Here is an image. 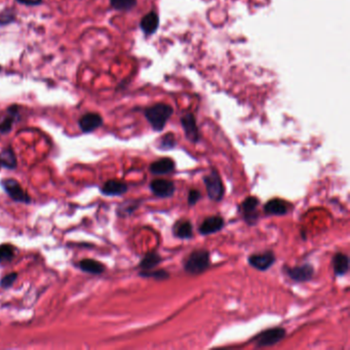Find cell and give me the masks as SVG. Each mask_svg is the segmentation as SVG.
Returning a JSON list of instances; mask_svg holds the SVG:
<instances>
[{"label": "cell", "instance_id": "obj_28", "mask_svg": "<svg viewBox=\"0 0 350 350\" xmlns=\"http://www.w3.org/2000/svg\"><path fill=\"white\" fill-rule=\"evenodd\" d=\"M17 276H18V274L15 273V272H14V273H11V274H8L7 276H5V277L2 279V281H0V285H2L3 287H5V288L10 287V286L16 281Z\"/></svg>", "mask_w": 350, "mask_h": 350}, {"label": "cell", "instance_id": "obj_23", "mask_svg": "<svg viewBox=\"0 0 350 350\" xmlns=\"http://www.w3.org/2000/svg\"><path fill=\"white\" fill-rule=\"evenodd\" d=\"M137 0H110V6L115 11L129 12L136 8Z\"/></svg>", "mask_w": 350, "mask_h": 350}, {"label": "cell", "instance_id": "obj_10", "mask_svg": "<svg viewBox=\"0 0 350 350\" xmlns=\"http://www.w3.org/2000/svg\"><path fill=\"white\" fill-rule=\"evenodd\" d=\"M287 275L297 282H305L312 278L314 269L313 266L310 264H304L301 266H297L294 268H289L286 270Z\"/></svg>", "mask_w": 350, "mask_h": 350}, {"label": "cell", "instance_id": "obj_5", "mask_svg": "<svg viewBox=\"0 0 350 350\" xmlns=\"http://www.w3.org/2000/svg\"><path fill=\"white\" fill-rule=\"evenodd\" d=\"M181 125L185 133V137L192 143H198L200 140L199 130L196 125L195 116L192 113H187L182 116Z\"/></svg>", "mask_w": 350, "mask_h": 350}, {"label": "cell", "instance_id": "obj_21", "mask_svg": "<svg viewBox=\"0 0 350 350\" xmlns=\"http://www.w3.org/2000/svg\"><path fill=\"white\" fill-rule=\"evenodd\" d=\"M0 165L8 167V168H14L17 165L16 156L14 154V151L11 147L3 150L0 152Z\"/></svg>", "mask_w": 350, "mask_h": 350}, {"label": "cell", "instance_id": "obj_19", "mask_svg": "<svg viewBox=\"0 0 350 350\" xmlns=\"http://www.w3.org/2000/svg\"><path fill=\"white\" fill-rule=\"evenodd\" d=\"M79 267L81 270L92 273V274H100L104 272L105 267L102 263L96 261V260H91V259H85L82 260L79 263Z\"/></svg>", "mask_w": 350, "mask_h": 350}, {"label": "cell", "instance_id": "obj_6", "mask_svg": "<svg viewBox=\"0 0 350 350\" xmlns=\"http://www.w3.org/2000/svg\"><path fill=\"white\" fill-rule=\"evenodd\" d=\"M5 190L7 191V193L16 201H20V202H26L29 203L30 202V197L29 195L26 193V191L22 188V186L20 185V183H18L16 180L13 179H7L4 180L2 182Z\"/></svg>", "mask_w": 350, "mask_h": 350}, {"label": "cell", "instance_id": "obj_15", "mask_svg": "<svg viewBox=\"0 0 350 350\" xmlns=\"http://www.w3.org/2000/svg\"><path fill=\"white\" fill-rule=\"evenodd\" d=\"M174 168V162L170 158H161L151 163L150 171L154 174H165L172 171Z\"/></svg>", "mask_w": 350, "mask_h": 350}, {"label": "cell", "instance_id": "obj_2", "mask_svg": "<svg viewBox=\"0 0 350 350\" xmlns=\"http://www.w3.org/2000/svg\"><path fill=\"white\" fill-rule=\"evenodd\" d=\"M210 254L207 251H195L187 258L184 269L192 275H198L210 267Z\"/></svg>", "mask_w": 350, "mask_h": 350}, {"label": "cell", "instance_id": "obj_26", "mask_svg": "<svg viewBox=\"0 0 350 350\" xmlns=\"http://www.w3.org/2000/svg\"><path fill=\"white\" fill-rule=\"evenodd\" d=\"M15 256V250L11 245L0 246V262L12 261Z\"/></svg>", "mask_w": 350, "mask_h": 350}, {"label": "cell", "instance_id": "obj_25", "mask_svg": "<svg viewBox=\"0 0 350 350\" xmlns=\"http://www.w3.org/2000/svg\"><path fill=\"white\" fill-rule=\"evenodd\" d=\"M16 21V13L13 9H6L0 13V26H6Z\"/></svg>", "mask_w": 350, "mask_h": 350}, {"label": "cell", "instance_id": "obj_27", "mask_svg": "<svg viewBox=\"0 0 350 350\" xmlns=\"http://www.w3.org/2000/svg\"><path fill=\"white\" fill-rule=\"evenodd\" d=\"M140 275L144 276V277H153V278H156L159 280L167 279L169 277V274L165 270H157V271H150V272L143 271L140 273Z\"/></svg>", "mask_w": 350, "mask_h": 350}, {"label": "cell", "instance_id": "obj_30", "mask_svg": "<svg viewBox=\"0 0 350 350\" xmlns=\"http://www.w3.org/2000/svg\"><path fill=\"white\" fill-rule=\"evenodd\" d=\"M16 2L22 6L26 7H36L42 4V0H16Z\"/></svg>", "mask_w": 350, "mask_h": 350}, {"label": "cell", "instance_id": "obj_3", "mask_svg": "<svg viewBox=\"0 0 350 350\" xmlns=\"http://www.w3.org/2000/svg\"><path fill=\"white\" fill-rule=\"evenodd\" d=\"M209 197L214 201H220L224 195V187L220 174L213 169L212 172L203 179Z\"/></svg>", "mask_w": 350, "mask_h": 350}, {"label": "cell", "instance_id": "obj_14", "mask_svg": "<svg viewBox=\"0 0 350 350\" xmlns=\"http://www.w3.org/2000/svg\"><path fill=\"white\" fill-rule=\"evenodd\" d=\"M128 191V186L126 183L121 181L111 180L104 184L102 188V193L109 196L114 195H122Z\"/></svg>", "mask_w": 350, "mask_h": 350}, {"label": "cell", "instance_id": "obj_31", "mask_svg": "<svg viewBox=\"0 0 350 350\" xmlns=\"http://www.w3.org/2000/svg\"><path fill=\"white\" fill-rule=\"evenodd\" d=\"M0 71H2V67H0Z\"/></svg>", "mask_w": 350, "mask_h": 350}, {"label": "cell", "instance_id": "obj_22", "mask_svg": "<svg viewBox=\"0 0 350 350\" xmlns=\"http://www.w3.org/2000/svg\"><path fill=\"white\" fill-rule=\"evenodd\" d=\"M161 261H162V258L157 253L150 252L143 258V260L140 263V266L143 270H150L156 267Z\"/></svg>", "mask_w": 350, "mask_h": 350}, {"label": "cell", "instance_id": "obj_24", "mask_svg": "<svg viewBox=\"0 0 350 350\" xmlns=\"http://www.w3.org/2000/svg\"><path fill=\"white\" fill-rule=\"evenodd\" d=\"M176 147V138L172 133L165 134L159 141V148L162 150H169Z\"/></svg>", "mask_w": 350, "mask_h": 350}, {"label": "cell", "instance_id": "obj_17", "mask_svg": "<svg viewBox=\"0 0 350 350\" xmlns=\"http://www.w3.org/2000/svg\"><path fill=\"white\" fill-rule=\"evenodd\" d=\"M173 235L181 240L191 239L193 236L192 225L189 221H180L173 226Z\"/></svg>", "mask_w": 350, "mask_h": 350}, {"label": "cell", "instance_id": "obj_8", "mask_svg": "<svg viewBox=\"0 0 350 350\" xmlns=\"http://www.w3.org/2000/svg\"><path fill=\"white\" fill-rule=\"evenodd\" d=\"M78 125L83 133H92L103 125V119L100 114L90 112L81 116Z\"/></svg>", "mask_w": 350, "mask_h": 350}, {"label": "cell", "instance_id": "obj_12", "mask_svg": "<svg viewBox=\"0 0 350 350\" xmlns=\"http://www.w3.org/2000/svg\"><path fill=\"white\" fill-rule=\"evenodd\" d=\"M158 27H159V17L154 11L145 15L140 22V28L146 36L153 35L157 31Z\"/></svg>", "mask_w": 350, "mask_h": 350}, {"label": "cell", "instance_id": "obj_13", "mask_svg": "<svg viewBox=\"0 0 350 350\" xmlns=\"http://www.w3.org/2000/svg\"><path fill=\"white\" fill-rule=\"evenodd\" d=\"M223 226H224V221L221 217H218V216L210 217V218H207L199 226V233L201 236L213 235V233L220 231L223 228Z\"/></svg>", "mask_w": 350, "mask_h": 350}, {"label": "cell", "instance_id": "obj_1", "mask_svg": "<svg viewBox=\"0 0 350 350\" xmlns=\"http://www.w3.org/2000/svg\"><path fill=\"white\" fill-rule=\"evenodd\" d=\"M172 113V107L165 103H157L144 110L146 120L155 132H161L164 129Z\"/></svg>", "mask_w": 350, "mask_h": 350}, {"label": "cell", "instance_id": "obj_9", "mask_svg": "<svg viewBox=\"0 0 350 350\" xmlns=\"http://www.w3.org/2000/svg\"><path fill=\"white\" fill-rule=\"evenodd\" d=\"M150 189L153 192L154 195L158 196V197H169L173 194L174 190V185L171 181L168 180H163V179H156L153 180L150 183Z\"/></svg>", "mask_w": 350, "mask_h": 350}, {"label": "cell", "instance_id": "obj_16", "mask_svg": "<svg viewBox=\"0 0 350 350\" xmlns=\"http://www.w3.org/2000/svg\"><path fill=\"white\" fill-rule=\"evenodd\" d=\"M264 211L268 215L282 216L287 213V205L281 199H271L264 206Z\"/></svg>", "mask_w": 350, "mask_h": 350}, {"label": "cell", "instance_id": "obj_11", "mask_svg": "<svg viewBox=\"0 0 350 350\" xmlns=\"http://www.w3.org/2000/svg\"><path fill=\"white\" fill-rule=\"evenodd\" d=\"M259 206V199L255 196H250L246 198L243 203V213L245 216V220L249 224H254L258 220V213H257V208Z\"/></svg>", "mask_w": 350, "mask_h": 350}, {"label": "cell", "instance_id": "obj_20", "mask_svg": "<svg viewBox=\"0 0 350 350\" xmlns=\"http://www.w3.org/2000/svg\"><path fill=\"white\" fill-rule=\"evenodd\" d=\"M9 113L10 115L8 118L5 119V121L0 124V133L2 134H8L12 131L15 120L18 115V107L17 106H12L9 108Z\"/></svg>", "mask_w": 350, "mask_h": 350}, {"label": "cell", "instance_id": "obj_18", "mask_svg": "<svg viewBox=\"0 0 350 350\" xmlns=\"http://www.w3.org/2000/svg\"><path fill=\"white\" fill-rule=\"evenodd\" d=\"M334 270L337 275H344L349 269V258L347 255L337 253L333 258Z\"/></svg>", "mask_w": 350, "mask_h": 350}, {"label": "cell", "instance_id": "obj_4", "mask_svg": "<svg viewBox=\"0 0 350 350\" xmlns=\"http://www.w3.org/2000/svg\"><path fill=\"white\" fill-rule=\"evenodd\" d=\"M284 337H285V330L283 328H272L258 334L254 338V341H256L257 346L266 347V346H272L278 343Z\"/></svg>", "mask_w": 350, "mask_h": 350}, {"label": "cell", "instance_id": "obj_7", "mask_svg": "<svg viewBox=\"0 0 350 350\" xmlns=\"http://www.w3.org/2000/svg\"><path fill=\"white\" fill-rule=\"evenodd\" d=\"M249 263L254 268L260 271H265L268 270L275 263V256L272 252L252 255L249 257Z\"/></svg>", "mask_w": 350, "mask_h": 350}, {"label": "cell", "instance_id": "obj_29", "mask_svg": "<svg viewBox=\"0 0 350 350\" xmlns=\"http://www.w3.org/2000/svg\"><path fill=\"white\" fill-rule=\"evenodd\" d=\"M200 198H201V194H200V192L198 190H196V189L190 190L189 195H188V203H189V206H194Z\"/></svg>", "mask_w": 350, "mask_h": 350}]
</instances>
